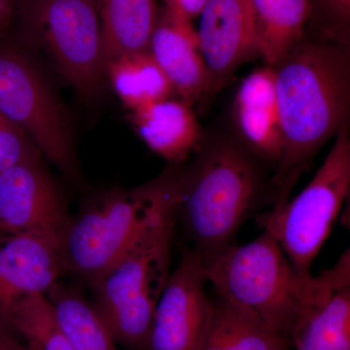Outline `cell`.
Masks as SVG:
<instances>
[{
    "label": "cell",
    "instance_id": "obj_17",
    "mask_svg": "<svg viewBox=\"0 0 350 350\" xmlns=\"http://www.w3.org/2000/svg\"><path fill=\"white\" fill-rule=\"evenodd\" d=\"M293 350H350V282L306 306L292 334Z\"/></svg>",
    "mask_w": 350,
    "mask_h": 350
},
{
    "label": "cell",
    "instance_id": "obj_27",
    "mask_svg": "<svg viewBox=\"0 0 350 350\" xmlns=\"http://www.w3.org/2000/svg\"><path fill=\"white\" fill-rule=\"evenodd\" d=\"M0 350H27L17 338L0 332Z\"/></svg>",
    "mask_w": 350,
    "mask_h": 350
},
{
    "label": "cell",
    "instance_id": "obj_4",
    "mask_svg": "<svg viewBox=\"0 0 350 350\" xmlns=\"http://www.w3.org/2000/svg\"><path fill=\"white\" fill-rule=\"evenodd\" d=\"M181 169H172L139 187L115 190L69 221L64 238L66 273L93 283L138 239L178 208Z\"/></svg>",
    "mask_w": 350,
    "mask_h": 350
},
{
    "label": "cell",
    "instance_id": "obj_7",
    "mask_svg": "<svg viewBox=\"0 0 350 350\" xmlns=\"http://www.w3.org/2000/svg\"><path fill=\"white\" fill-rule=\"evenodd\" d=\"M336 135L323 165L300 194L255 216L258 227L278 241L295 268L304 273H310L349 196V122Z\"/></svg>",
    "mask_w": 350,
    "mask_h": 350
},
{
    "label": "cell",
    "instance_id": "obj_8",
    "mask_svg": "<svg viewBox=\"0 0 350 350\" xmlns=\"http://www.w3.org/2000/svg\"><path fill=\"white\" fill-rule=\"evenodd\" d=\"M0 113L27 133L62 172L75 174L68 112L31 59L11 45L0 46Z\"/></svg>",
    "mask_w": 350,
    "mask_h": 350
},
{
    "label": "cell",
    "instance_id": "obj_10",
    "mask_svg": "<svg viewBox=\"0 0 350 350\" xmlns=\"http://www.w3.org/2000/svg\"><path fill=\"white\" fill-rule=\"evenodd\" d=\"M202 255L186 248L157 304L148 350H198L213 312Z\"/></svg>",
    "mask_w": 350,
    "mask_h": 350
},
{
    "label": "cell",
    "instance_id": "obj_12",
    "mask_svg": "<svg viewBox=\"0 0 350 350\" xmlns=\"http://www.w3.org/2000/svg\"><path fill=\"white\" fill-rule=\"evenodd\" d=\"M69 221L63 196L40 161L0 172V238L39 228L66 227Z\"/></svg>",
    "mask_w": 350,
    "mask_h": 350
},
{
    "label": "cell",
    "instance_id": "obj_16",
    "mask_svg": "<svg viewBox=\"0 0 350 350\" xmlns=\"http://www.w3.org/2000/svg\"><path fill=\"white\" fill-rule=\"evenodd\" d=\"M105 66L117 57L149 52L158 19L157 0H96Z\"/></svg>",
    "mask_w": 350,
    "mask_h": 350
},
{
    "label": "cell",
    "instance_id": "obj_26",
    "mask_svg": "<svg viewBox=\"0 0 350 350\" xmlns=\"http://www.w3.org/2000/svg\"><path fill=\"white\" fill-rule=\"evenodd\" d=\"M20 0H0V38L17 16Z\"/></svg>",
    "mask_w": 350,
    "mask_h": 350
},
{
    "label": "cell",
    "instance_id": "obj_3",
    "mask_svg": "<svg viewBox=\"0 0 350 350\" xmlns=\"http://www.w3.org/2000/svg\"><path fill=\"white\" fill-rule=\"evenodd\" d=\"M202 260L207 282L219 297L250 310L290 342L297 319L306 306L350 278L349 250L332 268L312 276L295 268L278 241L265 231L250 243L232 244L202 255Z\"/></svg>",
    "mask_w": 350,
    "mask_h": 350
},
{
    "label": "cell",
    "instance_id": "obj_11",
    "mask_svg": "<svg viewBox=\"0 0 350 350\" xmlns=\"http://www.w3.org/2000/svg\"><path fill=\"white\" fill-rule=\"evenodd\" d=\"M197 31L209 78V94L219 93L237 70L259 56L252 0H206Z\"/></svg>",
    "mask_w": 350,
    "mask_h": 350
},
{
    "label": "cell",
    "instance_id": "obj_9",
    "mask_svg": "<svg viewBox=\"0 0 350 350\" xmlns=\"http://www.w3.org/2000/svg\"><path fill=\"white\" fill-rule=\"evenodd\" d=\"M68 226L39 228L0 238L1 333L15 337L10 325L15 306L29 297L47 294L66 273L64 238Z\"/></svg>",
    "mask_w": 350,
    "mask_h": 350
},
{
    "label": "cell",
    "instance_id": "obj_18",
    "mask_svg": "<svg viewBox=\"0 0 350 350\" xmlns=\"http://www.w3.org/2000/svg\"><path fill=\"white\" fill-rule=\"evenodd\" d=\"M289 340L278 337L250 310L226 299L213 301V312L198 350H290Z\"/></svg>",
    "mask_w": 350,
    "mask_h": 350
},
{
    "label": "cell",
    "instance_id": "obj_20",
    "mask_svg": "<svg viewBox=\"0 0 350 350\" xmlns=\"http://www.w3.org/2000/svg\"><path fill=\"white\" fill-rule=\"evenodd\" d=\"M105 78L131 112L167 100L174 92L149 52L126 55L108 62Z\"/></svg>",
    "mask_w": 350,
    "mask_h": 350
},
{
    "label": "cell",
    "instance_id": "obj_19",
    "mask_svg": "<svg viewBox=\"0 0 350 350\" xmlns=\"http://www.w3.org/2000/svg\"><path fill=\"white\" fill-rule=\"evenodd\" d=\"M258 51L267 66H275L303 40L312 0H252Z\"/></svg>",
    "mask_w": 350,
    "mask_h": 350
},
{
    "label": "cell",
    "instance_id": "obj_22",
    "mask_svg": "<svg viewBox=\"0 0 350 350\" xmlns=\"http://www.w3.org/2000/svg\"><path fill=\"white\" fill-rule=\"evenodd\" d=\"M13 335L24 340L27 350H75L46 295L20 301L10 319Z\"/></svg>",
    "mask_w": 350,
    "mask_h": 350
},
{
    "label": "cell",
    "instance_id": "obj_23",
    "mask_svg": "<svg viewBox=\"0 0 350 350\" xmlns=\"http://www.w3.org/2000/svg\"><path fill=\"white\" fill-rule=\"evenodd\" d=\"M41 155L29 135L0 113V172L21 163L38 162Z\"/></svg>",
    "mask_w": 350,
    "mask_h": 350
},
{
    "label": "cell",
    "instance_id": "obj_5",
    "mask_svg": "<svg viewBox=\"0 0 350 350\" xmlns=\"http://www.w3.org/2000/svg\"><path fill=\"white\" fill-rule=\"evenodd\" d=\"M176 224L174 209L92 283L94 312L115 342L129 349L148 350L157 304L170 275Z\"/></svg>",
    "mask_w": 350,
    "mask_h": 350
},
{
    "label": "cell",
    "instance_id": "obj_6",
    "mask_svg": "<svg viewBox=\"0 0 350 350\" xmlns=\"http://www.w3.org/2000/svg\"><path fill=\"white\" fill-rule=\"evenodd\" d=\"M20 38L45 54L80 96L100 91L105 78L96 0H20Z\"/></svg>",
    "mask_w": 350,
    "mask_h": 350
},
{
    "label": "cell",
    "instance_id": "obj_2",
    "mask_svg": "<svg viewBox=\"0 0 350 350\" xmlns=\"http://www.w3.org/2000/svg\"><path fill=\"white\" fill-rule=\"evenodd\" d=\"M243 142L218 138L181 169L180 220L192 248L206 255L232 245L239 230L273 204L271 177Z\"/></svg>",
    "mask_w": 350,
    "mask_h": 350
},
{
    "label": "cell",
    "instance_id": "obj_21",
    "mask_svg": "<svg viewBox=\"0 0 350 350\" xmlns=\"http://www.w3.org/2000/svg\"><path fill=\"white\" fill-rule=\"evenodd\" d=\"M46 297L75 350H118L92 304L78 290L57 282Z\"/></svg>",
    "mask_w": 350,
    "mask_h": 350
},
{
    "label": "cell",
    "instance_id": "obj_24",
    "mask_svg": "<svg viewBox=\"0 0 350 350\" xmlns=\"http://www.w3.org/2000/svg\"><path fill=\"white\" fill-rule=\"evenodd\" d=\"M206 0H165V4L174 7L189 19H194L200 15Z\"/></svg>",
    "mask_w": 350,
    "mask_h": 350
},
{
    "label": "cell",
    "instance_id": "obj_25",
    "mask_svg": "<svg viewBox=\"0 0 350 350\" xmlns=\"http://www.w3.org/2000/svg\"><path fill=\"white\" fill-rule=\"evenodd\" d=\"M329 13L342 25L349 23L350 0H321Z\"/></svg>",
    "mask_w": 350,
    "mask_h": 350
},
{
    "label": "cell",
    "instance_id": "obj_1",
    "mask_svg": "<svg viewBox=\"0 0 350 350\" xmlns=\"http://www.w3.org/2000/svg\"><path fill=\"white\" fill-rule=\"evenodd\" d=\"M273 68L282 131V156L271 180V208H278L320 148L349 122V48L303 39Z\"/></svg>",
    "mask_w": 350,
    "mask_h": 350
},
{
    "label": "cell",
    "instance_id": "obj_13",
    "mask_svg": "<svg viewBox=\"0 0 350 350\" xmlns=\"http://www.w3.org/2000/svg\"><path fill=\"white\" fill-rule=\"evenodd\" d=\"M191 19L174 7L159 10L149 53L182 100L194 103L208 94L209 78Z\"/></svg>",
    "mask_w": 350,
    "mask_h": 350
},
{
    "label": "cell",
    "instance_id": "obj_14",
    "mask_svg": "<svg viewBox=\"0 0 350 350\" xmlns=\"http://www.w3.org/2000/svg\"><path fill=\"white\" fill-rule=\"evenodd\" d=\"M234 117L243 144L275 170L282 131L273 66L257 68L243 80L234 98Z\"/></svg>",
    "mask_w": 350,
    "mask_h": 350
},
{
    "label": "cell",
    "instance_id": "obj_15",
    "mask_svg": "<svg viewBox=\"0 0 350 350\" xmlns=\"http://www.w3.org/2000/svg\"><path fill=\"white\" fill-rule=\"evenodd\" d=\"M131 114L142 139L152 151L170 162H182L199 147V123L186 101L167 98Z\"/></svg>",
    "mask_w": 350,
    "mask_h": 350
}]
</instances>
